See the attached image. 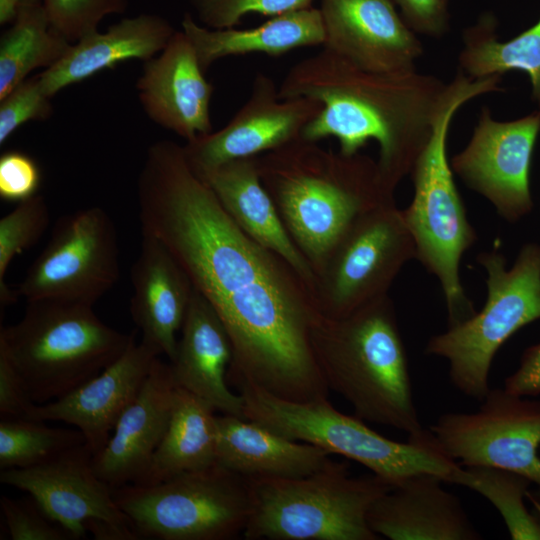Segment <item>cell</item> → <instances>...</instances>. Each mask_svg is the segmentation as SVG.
<instances>
[{
  "label": "cell",
  "mask_w": 540,
  "mask_h": 540,
  "mask_svg": "<svg viewBox=\"0 0 540 540\" xmlns=\"http://www.w3.org/2000/svg\"><path fill=\"white\" fill-rule=\"evenodd\" d=\"M141 235L158 240L229 335L227 381L294 402L328 398L311 332L321 315L298 273L245 233L187 162L183 146L147 149L137 181Z\"/></svg>",
  "instance_id": "cell-1"
},
{
  "label": "cell",
  "mask_w": 540,
  "mask_h": 540,
  "mask_svg": "<svg viewBox=\"0 0 540 540\" xmlns=\"http://www.w3.org/2000/svg\"><path fill=\"white\" fill-rule=\"evenodd\" d=\"M447 85L417 71H366L323 48L290 68L278 96L306 97L322 104L302 132L307 141L334 137L345 155L376 141L382 183L394 194L432 135Z\"/></svg>",
  "instance_id": "cell-2"
},
{
  "label": "cell",
  "mask_w": 540,
  "mask_h": 540,
  "mask_svg": "<svg viewBox=\"0 0 540 540\" xmlns=\"http://www.w3.org/2000/svg\"><path fill=\"white\" fill-rule=\"evenodd\" d=\"M262 184L313 272L362 213L395 202L377 160L303 138L257 156ZM315 277V276H314Z\"/></svg>",
  "instance_id": "cell-3"
},
{
  "label": "cell",
  "mask_w": 540,
  "mask_h": 540,
  "mask_svg": "<svg viewBox=\"0 0 540 540\" xmlns=\"http://www.w3.org/2000/svg\"><path fill=\"white\" fill-rule=\"evenodd\" d=\"M311 341L329 390L358 418L421 435L408 356L391 298L386 295L341 319H316Z\"/></svg>",
  "instance_id": "cell-4"
},
{
  "label": "cell",
  "mask_w": 540,
  "mask_h": 540,
  "mask_svg": "<svg viewBox=\"0 0 540 540\" xmlns=\"http://www.w3.org/2000/svg\"><path fill=\"white\" fill-rule=\"evenodd\" d=\"M498 91L495 77L471 79L458 70L447 85L432 135L410 172L414 194L402 215L414 242L415 259L440 283L448 327L476 313L460 281L459 265L477 240L448 161L449 128L461 106L477 96Z\"/></svg>",
  "instance_id": "cell-5"
},
{
  "label": "cell",
  "mask_w": 540,
  "mask_h": 540,
  "mask_svg": "<svg viewBox=\"0 0 540 540\" xmlns=\"http://www.w3.org/2000/svg\"><path fill=\"white\" fill-rule=\"evenodd\" d=\"M106 325L93 306L28 301L16 324L0 329L2 351L35 404L56 400L117 360L135 340Z\"/></svg>",
  "instance_id": "cell-6"
},
{
  "label": "cell",
  "mask_w": 540,
  "mask_h": 540,
  "mask_svg": "<svg viewBox=\"0 0 540 540\" xmlns=\"http://www.w3.org/2000/svg\"><path fill=\"white\" fill-rule=\"evenodd\" d=\"M229 383L237 387L243 399L245 419L292 440L352 459L391 486L422 473L437 475L447 482L458 466L440 450L429 430L399 442L372 430L357 416L338 411L328 398L294 402L244 379Z\"/></svg>",
  "instance_id": "cell-7"
},
{
  "label": "cell",
  "mask_w": 540,
  "mask_h": 540,
  "mask_svg": "<svg viewBox=\"0 0 540 540\" xmlns=\"http://www.w3.org/2000/svg\"><path fill=\"white\" fill-rule=\"evenodd\" d=\"M247 480L248 540H377L368 511L392 487L374 474L351 477L342 462L304 477Z\"/></svg>",
  "instance_id": "cell-8"
},
{
  "label": "cell",
  "mask_w": 540,
  "mask_h": 540,
  "mask_svg": "<svg viewBox=\"0 0 540 540\" xmlns=\"http://www.w3.org/2000/svg\"><path fill=\"white\" fill-rule=\"evenodd\" d=\"M486 273V301L470 318L432 336L425 353L448 361L452 385L481 401L490 390L492 361L517 331L540 319V244L519 250L511 268L498 250L481 252Z\"/></svg>",
  "instance_id": "cell-9"
},
{
  "label": "cell",
  "mask_w": 540,
  "mask_h": 540,
  "mask_svg": "<svg viewBox=\"0 0 540 540\" xmlns=\"http://www.w3.org/2000/svg\"><path fill=\"white\" fill-rule=\"evenodd\" d=\"M113 496L140 539L229 540L244 532L252 507L247 478L218 462Z\"/></svg>",
  "instance_id": "cell-10"
},
{
  "label": "cell",
  "mask_w": 540,
  "mask_h": 540,
  "mask_svg": "<svg viewBox=\"0 0 540 540\" xmlns=\"http://www.w3.org/2000/svg\"><path fill=\"white\" fill-rule=\"evenodd\" d=\"M415 246L395 202L359 215L315 271L313 297L319 313L341 319L388 295Z\"/></svg>",
  "instance_id": "cell-11"
},
{
  "label": "cell",
  "mask_w": 540,
  "mask_h": 540,
  "mask_svg": "<svg viewBox=\"0 0 540 540\" xmlns=\"http://www.w3.org/2000/svg\"><path fill=\"white\" fill-rule=\"evenodd\" d=\"M110 215L91 206L62 216L16 288L26 302L55 300L94 306L117 283L120 259Z\"/></svg>",
  "instance_id": "cell-12"
},
{
  "label": "cell",
  "mask_w": 540,
  "mask_h": 540,
  "mask_svg": "<svg viewBox=\"0 0 540 540\" xmlns=\"http://www.w3.org/2000/svg\"><path fill=\"white\" fill-rule=\"evenodd\" d=\"M475 412L440 415L429 431L461 466L515 471L540 487V400L490 388Z\"/></svg>",
  "instance_id": "cell-13"
},
{
  "label": "cell",
  "mask_w": 540,
  "mask_h": 540,
  "mask_svg": "<svg viewBox=\"0 0 540 540\" xmlns=\"http://www.w3.org/2000/svg\"><path fill=\"white\" fill-rule=\"evenodd\" d=\"M539 134L540 109L516 120L497 121L483 107L468 144L451 158V168L500 217L516 223L533 209L530 173Z\"/></svg>",
  "instance_id": "cell-14"
},
{
  "label": "cell",
  "mask_w": 540,
  "mask_h": 540,
  "mask_svg": "<svg viewBox=\"0 0 540 540\" xmlns=\"http://www.w3.org/2000/svg\"><path fill=\"white\" fill-rule=\"evenodd\" d=\"M321 109L322 104L311 98L281 99L273 79L259 73L247 101L229 122L186 142L185 157L199 174L230 160L261 155L300 139Z\"/></svg>",
  "instance_id": "cell-15"
},
{
  "label": "cell",
  "mask_w": 540,
  "mask_h": 540,
  "mask_svg": "<svg viewBox=\"0 0 540 540\" xmlns=\"http://www.w3.org/2000/svg\"><path fill=\"white\" fill-rule=\"evenodd\" d=\"M93 456L84 443L33 467L1 470L0 482L29 493L73 539L83 537L93 519L131 525L115 502L113 488L95 472Z\"/></svg>",
  "instance_id": "cell-16"
},
{
  "label": "cell",
  "mask_w": 540,
  "mask_h": 540,
  "mask_svg": "<svg viewBox=\"0 0 540 540\" xmlns=\"http://www.w3.org/2000/svg\"><path fill=\"white\" fill-rule=\"evenodd\" d=\"M323 48L375 73L416 70L424 50L392 0H320Z\"/></svg>",
  "instance_id": "cell-17"
},
{
  "label": "cell",
  "mask_w": 540,
  "mask_h": 540,
  "mask_svg": "<svg viewBox=\"0 0 540 540\" xmlns=\"http://www.w3.org/2000/svg\"><path fill=\"white\" fill-rule=\"evenodd\" d=\"M158 356L150 346L134 340L98 375L56 400L34 404L26 418L75 426L95 455L103 449L118 419L139 394Z\"/></svg>",
  "instance_id": "cell-18"
},
{
  "label": "cell",
  "mask_w": 540,
  "mask_h": 540,
  "mask_svg": "<svg viewBox=\"0 0 540 540\" xmlns=\"http://www.w3.org/2000/svg\"><path fill=\"white\" fill-rule=\"evenodd\" d=\"M204 73L190 40L176 31L158 55L143 62L136 82L147 117L186 142L211 133L214 87Z\"/></svg>",
  "instance_id": "cell-19"
},
{
  "label": "cell",
  "mask_w": 540,
  "mask_h": 540,
  "mask_svg": "<svg viewBox=\"0 0 540 540\" xmlns=\"http://www.w3.org/2000/svg\"><path fill=\"white\" fill-rule=\"evenodd\" d=\"M174 392L169 364L157 358L139 394L93 456L95 472L111 488L143 480L166 433Z\"/></svg>",
  "instance_id": "cell-20"
},
{
  "label": "cell",
  "mask_w": 540,
  "mask_h": 540,
  "mask_svg": "<svg viewBox=\"0 0 540 540\" xmlns=\"http://www.w3.org/2000/svg\"><path fill=\"white\" fill-rule=\"evenodd\" d=\"M439 476L422 473L392 486L370 507L368 525L390 540H479L459 498Z\"/></svg>",
  "instance_id": "cell-21"
},
{
  "label": "cell",
  "mask_w": 540,
  "mask_h": 540,
  "mask_svg": "<svg viewBox=\"0 0 540 540\" xmlns=\"http://www.w3.org/2000/svg\"><path fill=\"white\" fill-rule=\"evenodd\" d=\"M169 368L175 387L187 390L225 415L244 418L241 395L227 381L232 345L214 308L194 288Z\"/></svg>",
  "instance_id": "cell-22"
},
{
  "label": "cell",
  "mask_w": 540,
  "mask_h": 540,
  "mask_svg": "<svg viewBox=\"0 0 540 540\" xmlns=\"http://www.w3.org/2000/svg\"><path fill=\"white\" fill-rule=\"evenodd\" d=\"M131 283L130 313L141 341L172 360L193 292L188 276L158 240L142 235Z\"/></svg>",
  "instance_id": "cell-23"
},
{
  "label": "cell",
  "mask_w": 540,
  "mask_h": 540,
  "mask_svg": "<svg viewBox=\"0 0 540 540\" xmlns=\"http://www.w3.org/2000/svg\"><path fill=\"white\" fill-rule=\"evenodd\" d=\"M176 30L157 14L127 17L72 43L61 59L39 73L45 92L53 97L66 87L87 80L120 63L147 61L158 55Z\"/></svg>",
  "instance_id": "cell-24"
},
{
  "label": "cell",
  "mask_w": 540,
  "mask_h": 540,
  "mask_svg": "<svg viewBox=\"0 0 540 540\" xmlns=\"http://www.w3.org/2000/svg\"><path fill=\"white\" fill-rule=\"evenodd\" d=\"M196 175L210 187L236 224L259 244L281 256L313 295L312 267L287 232L262 184L257 156L230 160Z\"/></svg>",
  "instance_id": "cell-25"
},
{
  "label": "cell",
  "mask_w": 540,
  "mask_h": 540,
  "mask_svg": "<svg viewBox=\"0 0 540 540\" xmlns=\"http://www.w3.org/2000/svg\"><path fill=\"white\" fill-rule=\"evenodd\" d=\"M216 460L245 478H297L333 466L330 453L233 415L217 416Z\"/></svg>",
  "instance_id": "cell-26"
},
{
  "label": "cell",
  "mask_w": 540,
  "mask_h": 540,
  "mask_svg": "<svg viewBox=\"0 0 540 540\" xmlns=\"http://www.w3.org/2000/svg\"><path fill=\"white\" fill-rule=\"evenodd\" d=\"M181 26L204 72L225 57L252 53L277 57L296 48L323 46L325 40L320 10L312 6L270 17L247 29H211L190 13H185Z\"/></svg>",
  "instance_id": "cell-27"
},
{
  "label": "cell",
  "mask_w": 540,
  "mask_h": 540,
  "mask_svg": "<svg viewBox=\"0 0 540 540\" xmlns=\"http://www.w3.org/2000/svg\"><path fill=\"white\" fill-rule=\"evenodd\" d=\"M197 395L175 387L166 433L139 485L155 484L184 471L217 462V416Z\"/></svg>",
  "instance_id": "cell-28"
},
{
  "label": "cell",
  "mask_w": 540,
  "mask_h": 540,
  "mask_svg": "<svg viewBox=\"0 0 540 540\" xmlns=\"http://www.w3.org/2000/svg\"><path fill=\"white\" fill-rule=\"evenodd\" d=\"M498 22L483 13L462 33L459 70L471 79L502 76L522 71L529 77L532 99L540 106V17L537 22L507 41H499Z\"/></svg>",
  "instance_id": "cell-29"
},
{
  "label": "cell",
  "mask_w": 540,
  "mask_h": 540,
  "mask_svg": "<svg viewBox=\"0 0 540 540\" xmlns=\"http://www.w3.org/2000/svg\"><path fill=\"white\" fill-rule=\"evenodd\" d=\"M11 24L0 37V99L32 71L53 66L72 44L53 27L41 0H22Z\"/></svg>",
  "instance_id": "cell-30"
},
{
  "label": "cell",
  "mask_w": 540,
  "mask_h": 540,
  "mask_svg": "<svg viewBox=\"0 0 540 540\" xmlns=\"http://www.w3.org/2000/svg\"><path fill=\"white\" fill-rule=\"evenodd\" d=\"M447 482L485 497L500 513L511 539L540 540V525L525 506L532 482L515 471L489 466H458Z\"/></svg>",
  "instance_id": "cell-31"
},
{
  "label": "cell",
  "mask_w": 540,
  "mask_h": 540,
  "mask_svg": "<svg viewBox=\"0 0 540 540\" xmlns=\"http://www.w3.org/2000/svg\"><path fill=\"white\" fill-rule=\"evenodd\" d=\"M84 443L79 429L50 427L27 418H1L0 469L33 467Z\"/></svg>",
  "instance_id": "cell-32"
},
{
  "label": "cell",
  "mask_w": 540,
  "mask_h": 540,
  "mask_svg": "<svg viewBox=\"0 0 540 540\" xmlns=\"http://www.w3.org/2000/svg\"><path fill=\"white\" fill-rule=\"evenodd\" d=\"M50 212L46 199L39 194L19 202L0 219V306L1 312L16 302L18 294L5 281L11 261L32 247L47 230Z\"/></svg>",
  "instance_id": "cell-33"
},
{
  "label": "cell",
  "mask_w": 540,
  "mask_h": 540,
  "mask_svg": "<svg viewBox=\"0 0 540 540\" xmlns=\"http://www.w3.org/2000/svg\"><path fill=\"white\" fill-rule=\"evenodd\" d=\"M129 0H41L51 24L69 42L98 30L109 15L125 12Z\"/></svg>",
  "instance_id": "cell-34"
},
{
  "label": "cell",
  "mask_w": 540,
  "mask_h": 540,
  "mask_svg": "<svg viewBox=\"0 0 540 540\" xmlns=\"http://www.w3.org/2000/svg\"><path fill=\"white\" fill-rule=\"evenodd\" d=\"M314 0H191L198 23L211 29L232 28L248 14L273 17L312 6Z\"/></svg>",
  "instance_id": "cell-35"
},
{
  "label": "cell",
  "mask_w": 540,
  "mask_h": 540,
  "mask_svg": "<svg viewBox=\"0 0 540 540\" xmlns=\"http://www.w3.org/2000/svg\"><path fill=\"white\" fill-rule=\"evenodd\" d=\"M51 99L38 74L27 78L0 99V145L25 123L50 118L53 113Z\"/></svg>",
  "instance_id": "cell-36"
},
{
  "label": "cell",
  "mask_w": 540,
  "mask_h": 540,
  "mask_svg": "<svg viewBox=\"0 0 540 540\" xmlns=\"http://www.w3.org/2000/svg\"><path fill=\"white\" fill-rule=\"evenodd\" d=\"M9 536L13 540H69L72 536L52 522L34 502L0 498Z\"/></svg>",
  "instance_id": "cell-37"
},
{
  "label": "cell",
  "mask_w": 540,
  "mask_h": 540,
  "mask_svg": "<svg viewBox=\"0 0 540 540\" xmlns=\"http://www.w3.org/2000/svg\"><path fill=\"white\" fill-rule=\"evenodd\" d=\"M41 171L37 162L21 151H7L0 156V197L8 202H22L37 194Z\"/></svg>",
  "instance_id": "cell-38"
},
{
  "label": "cell",
  "mask_w": 540,
  "mask_h": 540,
  "mask_svg": "<svg viewBox=\"0 0 540 540\" xmlns=\"http://www.w3.org/2000/svg\"><path fill=\"white\" fill-rule=\"evenodd\" d=\"M416 33L439 38L450 27L449 0H392Z\"/></svg>",
  "instance_id": "cell-39"
},
{
  "label": "cell",
  "mask_w": 540,
  "mask_h": 540,
  "mask_svg": "<svg viewBox=\"0 0 540 540\" xmlns=\"http://www.w3.org/2000/svg\"><path fill=\"white\" fill-rule=\"evenodd\" d=\"M26 393L15 368L0 351V415L1 418H26L34 405Z\"/></svg>",
  "instance_id": "cell-40"
},
{
  "label": "cell",
  "mask_w": 540,
  "mask_h": 540,
  "mask_svg": "<svg viewBox=\"0 0 540 540\" xmlns=\"http://www.w3.org/2000/svg\"><path fill=\"white\" fill-rule=\"evenodd\" d=\"M503 388L520 396L540 395V342L524 350L518 367L504 380Z\"/></svg>",
  "instance_id": "cell-41"
},
{
  "label": "cell",
  "mask_w": 540,
  "mask_h": 540,
  "mask_svg": "<svg viewBox=\"0 0 540 540\" xmlns=\"http://www.w3.org/2000/svg\"><path fill=\"white\" fill-rule=\"evenodd\" d=\"M96 540H138L139 535L129 524H119L105 520H89L85 525Z\"/></svg>",
  "instance_id": "cell-42"
},
{
  "label": "cell",
  "mask_w": 540,
  "mask_h": 540,
  "mask_svg": "<svg viewBox=\"0 0 540 540\" xmlns=\"http://www.w3.org/2000/svg\"><path fill=\"white\" fill-rule=\"evenodd\" d=\"M22 0H0V24L6 25L14 21Z\"/></svg>",
  "instance_id": "cell-43"
},
{
  "label": "cell",
  "mask_w": 540,
  "mask_h": 540,
  "mask_svg": "<svg viewBox=\"0 0 540 540\" xmlns=\"http://www.w3.org/2000/svg\"><path fill=\"white\" fill-rule=\"evenodd\" d=\"M537 490H528L526 499L531 504V513L540 525V487Z\"/></svg>",
  "instance_id": "cell-44"
},
{
  "label": "cell",
  "mask_w": 540,
  "mask_h": 540,
  "mask_svg": "<svg viewBox=\"0 0 540 540\" xmlns=\"http://www.w3.org/2000/svg\"><path fill=\"white\" fill-rule=\"evenodd\" d=\"M539 454H540V449H539Z\"/></svg>",
  "instance_id": "cell-45"
}]
</instances>
